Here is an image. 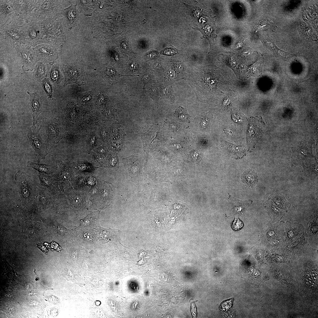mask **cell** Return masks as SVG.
<instances>
[{"label": "cell", "mask_w": 318, "mask_h": 318, "mask_svg": "<svg viewBox=\"0 0 318 318\" xmlns=\"http://www.w3.org/2000/svg\"><path fill=\"white\" fill-rule=\"evenodd\" d=\"M18 191L23 203H29L37 195V189L34 186L31 176L21 170L15 175Z\"/></svg>", "instance_id": "1"}, {"label": "cell", "mask_w": 318, "mask_h": 318, "mask_svg": "<svg viewBox=\"0 0 318 318\" xmlns=\"http://www.w3.org/2000/svg\"><path fill=\"white\" fill-rule=\"evenodd\" d=\"M40 128L38 125L32 126L28 130L27 135V141L34 150L39 162L44 159L50 152L47 146L46 141L41 136L40 133Z\"/></svg>", "instance_id": "2"}, {"label": "cell", "mask_w": 318, "mask_h": 318, "mask_svg": "<svg viewBox=\"0 0 318 318\" xmlns=\"http://www.w3.org/2000/svg\"><path fill=\"white\" fill-rule=\"evenodd\" d=\"M42 125L46 130L49 142L57 143L64 136L68 134L61 126L59 120L56 118L44 117Z\"/></svg>", "instance_id": "3"}, {"label": "cell", "mask_w": 318, "mask_h": 318, "mask_svg": "<svg viewBox=\"0 0 318 318\" xmlns=\"http://www.w3.org/2000/svg\"><path fill=\"white\" fill-rule=\"evenodd\" d=\"M64 73L65 76L64 86L71 83H75L79 86L85 84L84 81L85 72L82 67L76 66H65Z\"/></svg>", "instance_id": "4"}, {"label": "cell", "mask_w": 318, "mask_h": 318, "mask_svg": "<svg viewBox=\"0 0 318 318\" xmlns=\"http://www.w3.org/2000/svg\"><path fill=\"white\" fill-rule=\"evenodd\" d=\"M259 119L250 120L247 133L248 144L252 148L256 145L259 138L262 133L263 122Z\"/></svg>", "instance_id": "5"}, {"label": "cell", "mask_w": 318, "mask_h": 318, "mask_svg": "<svg viewBox=\"0 0 318 318\" xmlns=\"http://www.w3.org/2000/svg\"><path fill=\"white\" fill-rule=\"evenodd\" d=\"M30 97L29 104L30 112L33 118V126L35 125L38 122V117L42 110L41 98L37 93H31L27 92Z\"/></svg>", "instance_id": "6"}, {"label": "cell", "mask_w": 318, "mask_h": 318, "mask_svg": "<svg viewBox=\"0 0 318 318\" xmlns=\"http://www.w3.org/2000/svg\"><path fill=\"white\" fill-rule=\"evenodd\" d=\"M265 41L266 45L272 52L276 58L280 59L289 62L291 60L292 58L293 57L294 55L280 50L271 41L267 40H265Z\"/></svg>", "instance_id": "7"}, {"label": "cell", "mask_w": 318, "mask_h": 318, "mask_svg": "<svg viewBox=\"0 0 318 318\" xmlns=\"http://www.w3.org/2000/svg\"><path fill=\"white\" fill-rule=\"evenodd\" d=\"M241 180L245 186L251 188L254 186L258 181L257 173L251 169L245 171L241 176Z\"/></svg>", "instance_id": "8"}, {"label": "cell", "mask_w": 318, "mask_h": 318, "mask_svg": "<svg viewBox=\"0 0 318 318\" xmlns=\"http://www.w3.org/2000/svg\"><path fill=\"white\" fill-rule=\"evenodd\" d=\"M182 78L175 69L170 65L163 73V80L168 85H171L175 81Z\"/></svg>", "instance_id": "9"}, {"label": "cell", "mask_w": 318, "mask_h": 318, "mask_svg": "<svg viewBox=\"0 0 318 318\" xmlns=\"http://www.w3.org/2000/svg\"><path fill=\"white\" fill-rule=\"evenodd\" d=\"M27 165L38 171L39 172L49 174L53 173L56 168L55 165L40 164L33 163L30 161L27 163Z\"/></svg>", "instance_id": "10"}, {"label": "cell", "mask_w": 318, "mask_h": 318, "mask_svg": "<svg viewBox=\"0 0 318 318\" xmlns=\"http://www.w3.org/2000/svg\"><path fill=\"white\" fill-rule=\"evenodd\" d=\"M102 74L103 78L110 84L115 83L122 76L112 67L105 68L102 71Z\"/></svg>", "instance_id": "11"}, {"label": "cell", "mask_w": 318, "mask_h": 318, "mask_svg": "<svg viewBox=\"0 0 318 318\" xmlns=\"http://www.w3.org/2000/svg\"><path fill=\"white\" fill-rule=\"evenodd\" d=\"M195 30H198L200 31L203 34V36L202 38H207L211 43V41L215 37V34L214 32L213 28L212 26L209 24H206L203 28H193Z\"/></svg>", "instance_id": "12"}, {"label": "cell", "mask_w": 318, "mask_h": 318, "mask_svg": "<svg viewBox=\"0 0 318 318\" xmlns=\"http://www.w3.org/2000/svg\"><path fill=\"white\" fill-rule=\"evenodd\" d=\"M160 92L162 96L167 100L173 103L175 100V93L171 85H168L165 87H162Z\"/></svg>", "instance_id": "13"}, {"label": "cell", "mask_w": 318, "mask_h": 318, "mask_svg": "<svg viewBox=\"0 0 318 318\" xmlns=\"http://www.w3.org/2000/svg\"><path fill=\"white\" fill-rule=\"evenodd\" d=\"M65 13L68 21L70 26L74 24L77 18V11L75 6L72 5L66 9Z\"/></svg>", "instance_id": "14"}, {"label": "cell", "mask_w": 318, "mask_h": 318, "mask_svg": "<svg viewBox=\"0 0 318 318\" xmlns=\"http://www.w3.org/2000/svg\"><path fill=\"white\" fill-rule=\"evenodd\" d=\"M174 115L177 119L181 121L188 120L191 117L187 110L181 106L178 107L175 110Z\"/></svg>", "instance_id": "15"}, {"label": "cell", "mask_w": 318, "mask_h": 318, "mask_svg": "<svg viewBox=\"0 0 318 318\" xmlns=\"http://www.w3.org/2000/svg\"><path fill=\"white\" fill-rule=\"evenodd\" d=\"M46 70L44 66L42 63L38 64L33 72L34 77L40 82L45 75Z\"/></svg>", "instance_id": "16"}, {"label": "cell", "mask_w": 318, "mask_h": 318, "mask_svg": "<svg viewBox=\"0 0 318 318\" xmlns=\"http://www.w3.org/2000/svg\"><path fill=\"white\" fill-rule=\"evenodd\" d=\"M42 86L45 91L48 97V100H52L53 99L52 89L49 80L45 78L42 81Z\"/></svg>", "instance_id": "17"}, {"label": "cell", "mask_w": 318, "mask_h": 318, "mask_svg": "<svg viewBox=\"0 0 318 318\" xmlns=\"http://www.w3.org/2000/svg\"><path fill=\"white\" fill-rule=\"evenodd\" d=\"M38 174L41 185L45 188L49 187L52 183L50 177L44 173L39 172Z\"/></svg>", "instance_id": "18"}, {"label": "cell", "mask_w": 318, "mask_h": 318, "mask_svg": "<svg viewBox=\"0 0 318 318\" xmlns=\"http://www.w3.org/2000/svg\"><path fill=\"white\" fill-rule=\"evenodd\" d=\"M38 54L39 57L42 58V59H44V58L46 59V58H47V59L48 60L49 58L50 59L51 58H53L54 56L55 55V54H54V52L44 48H42L40 49Z\"/></svg>", "instance_id": "19"}, {"label": "cell", "mask_w": 318, "mask_h": 318, "mask_svg": "<svg viewBox=\"0 0 318 318\" xmlns=\"http://www.w3.org/2000/svg\"><path fill=\"white\" fill-rule=\"evenodd\" d=\"M180 50L175 48L173 46L170 45L162 51L161 53L169 56H172L179 54Z\"/></svg>", "instance_id": "20"}, {"label": "cell", "mask_w": 318, "mask_h": 318, "mask_svg": "<svg viewBox=\"0 0 318 318\" xmlns=\"http://www.w3.org/2000/svg\"><path fill=\"white\" fill-rule=\"evenodd\" d=\"M148 93L154 101L157 100L159 98V90L156 87H153L150 88L148 91Z\"/></svg>", "instance_id": "21"}, {"label": "cell", "mask_w": 318, "mask_h": 318, "mask_svg": "<svg viewBox=\"0 0 318 318\" xmlns=\"http://www.w3.org/2000/svg\"><path fill=\"white\" fill-rule=\"evenodd\" d=\"M92 94L90 91L81 94L78 97L79 101L85 103L88 102L91 98Z\"/></svg>", "instance_id": "22"}, {"label": "cell", "mask_w": 318, "mask_h": 318, "mask_svg": "<svg viewBox=\"0 0 318 318\" xmlns=\"http://www.w3.org/2000/svg\"><path fill=\"white\" fill-rule=\"evenodd\" d=\"M243 223L238 218H235L231 224V228L234 231H239L243 227Z\"/></svg>", "instance_id": "23"}, {"label": "cell", "mask_w": 318, "mask_h": 318, "mask_svg": "<svg viewBox=\"0 0 318 318\" xmlns=\"http://www.w3.org/2000/svg\"><path fill=\"white\" fill-rule=\"evenodd\" d=\"M57 68L54 67L52 70L50 77L53 81L58 83L60 81V73Z\"/></svg>", "instance_id": "24"}, {"label": "cell", "mask_w": 318, "mask_h": 318, "mask_svg": "<svg viewBox=\"0 0 318 318\" xmlns=\"http://www.w3.org/2000/svg\"><path fill=\"white\" fill-rule=\"evenodd\" d=\"M98 102L100 105H104L107 103L108 98L103 93H100L98 95Z\"/></svg>", "instance_id": "25"}, {"label": "cell", "mask_w": 318, "mask_h": 318, "mask_svg": "<svg viewBox=\"0 0 318 318\" xmlns=\"http://www.w3.org/2000/svg\"><path fill=\"white\" fill-rule=\"evenodd\" d=\"M22 55L23 59L27 63L30 64L31 63L32 59L31 56H29V54H27L26 53L23 52Z\"/></svg>", "instance_id": "26"}, {"label": "cell", "mask_w": 318, "mask_h": 318, "mask_svg": "<svg viewBox=\"0 0 318 318\" xmlns=\"http://www.w3.org/2000/svg\"><path fill=\"white\" fill-rule=\"evenodd\" d=\"M191 304V313L193 317L194 318L196 317V310L195 304L194 302H192Z\"/></svg>", "instance_id": "27"}, {"label": "cell", "mask_w": 318, "mask_h": 318, "mask_svg": "<svg viewBox=\"0 0 318 318\" xmlns=\"http://www.w3.org/2000/svg\"><path fill=\"white\" fill-rule=\"evenodd\" d=\"M84 237L87 240L91 241L93 239L92 235L90 233H86L84 235Z\"/></svg>", "instance_id": "28"}, {"label": "cell", "mask_w": 318, "mask_h": 318, "mask_svg": "<svg viewBox=\"0 0 318 318\" xmlns=\"http://www.w3.org/2000/svg\"><path fill=\"white\" fill-rule=\"evenodd\" d=\"M57 231L59 233H60L61 234H63L66 232V229L65 228L62 226H58L57 227Z\"/></svg>", "instance_id": "29"}, {"label": "cell", "mask_w": 318, "mask_h": 318, "mask_svg": "<svg viewBox=\"0 0 318 318\" xmlns=\"http://www.w3.org/2000/svg\"><path fill=\"white\" fill-rule=\"evenodd\" d=\"M78 256V253L76 250L74 249L72 252V257L73 260H76Z\"/></svg>", "instance_id": "30"}, {"label": "cell", "mask_w": 318, "mask_h": 318, "mask_svg": "<svg viewBox=\"0 0 318 318\" xmlns=\"http://www.w3.org/2000/svg\"><path fill=\"white\" fill-rule=\"evenodd\" d=\"M151 80V77L148 74H146L143 76V81L144 83H147Z\"/></svg>", "instance_id": "31"}, {"label": "cell", "mask_w": 318, "mask_h": 318, "mask_svg": "<svg viewBox=\"0 0 318 318\" xmlns=\"http://www.w3.org/2000/svg\"><path fill=\"white\" fill-rule=\"evenodd\" d=\"M89 140V142H88L89 146H91L92 145H94L95 144V137L94 136H92Z\"/></svg>", "instance_id": "32"}, {"label": "cell", "mask_w": 318, "mask_h": 318, "mask_svg": "<svg viewBox=\"0 0 318 318\" xmlns=\"http://www.w3.org/2000/svg\"><path fill=\"white\" fill-rule=\"evenodd\" d=\"M137 67V64L135 62L132 63L129 66V69L131 71H134L135 70Z\"/></svg>", "instance_id": "33"}, {"label": "cell", "mask_w": 318, "mask_h": 318, "mask_svg": "<svg viewBox=\"0 0 318 318\" xmlns=\"http://www.w3.org/2000/svg\"><path fill=\"white\" fill-rule=\"evenodd\" d=\"M38 246L39 248L40 249H41L43 252H47L46 248L42 244H39V245H38Z\"/></svg>", "instance_id": "34"}, {"label": "cell", "mask_w": 318, "mask_h": 318, "mask_svg": "<svg viewBox=\"0 0 318 318\" xmlns=\"http://www.w3.org/2000/svg\"><path fill=\"white\" fill-rule=\"evenodd\" d=\"M312 277L314 279H318V273L315 272H314L312 274Z\"/></svg>", "instance_id": "35"}, {"label": "cell", "mask_w": 318, "mask_h": 318, "mask_svg": "<svg viewBox=\"0 0 318 318\" xmlns=\"http://www.w3.org/2000/svg\"><path fill=\"white\" fill-rule=\"evenodd\" d=\"M30 34L31 36L32 37H34V36H35L36 35V32L34 31H32L31 32Z\"/></svg>", "instance_id": "36"}]
</instances>
